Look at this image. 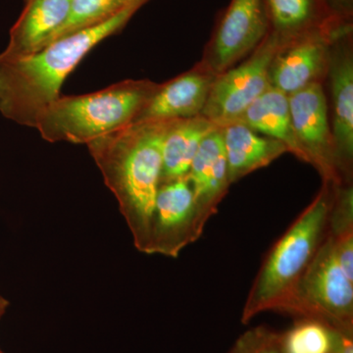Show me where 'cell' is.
<instances>
[{
	"label": "cell",
	"instance_id": "cell-10",
	"mask_svg": "<svg viewBox=\"0 0 353 353\" xmlns=\"http://www.w3.org/2000/svg\"><path fill=\"white\" fill-rule=\"evenodd\" d=\"M204 228L188 176L160 183L146 253L176 259L183 248L201 238Z\"/></svg>",
	"mask_w": 353,
	"mask_h": 353
},
{
	"label": "cell",
	"instance_id": "cell-5",
	"mask_svg": "<svg viewBox=\"0 0 353 353\" xmlns=\"http://www.w3.org/2000/svg\"><path fill=\"white\" fill-rule=\"evenodd\" d=\"M284 312L352 334L353 282L341 270L330 234L299 281Z\"/></svg>",
	"mask_w": 353,
	"mask_h": 353
},
{
	"label": "cell",
	"instance_id": "cell-24",
	"mask_svg": "<svg viewBox=\"0 0 353 353\" xmlns=\"http://www.w3.org/2000/svg\"><path fill=\"white\" fill-rule=\"evenodd\" d=\"M4 305L3 303H2V299H0V313H1L2 309H3Z\"/></svg>",
	"mask_w": 353,
	"mask_h": 353
},
{
	"label": "cell",
	"instance_id": "cell-26",
	"mask_svg": "<svg viewBox=\"0 0 353 353\" xmlns=\"http://www.w3.org/2000/svg\"><path fill=\"white\" fill-rule=\"evenodd\" d=\"M25 1H26V0H25Z\"/></svg>",
	"mask_w": 353,
	"mask_h": 353
},
{
	"label": "cell",
	"instance_id": "cell-13",
	"mask_svg": "<svg viewBox=\"0 0 353 353\" xmlns=\"http://www.w3.org/2000/svg\"><path fill=\"white\" fill-rule=\"evenodd\" d=\"M202 223L216 214L231 183L228 176L222 128L217 127L202 141L188 173Z\"/></svg>",
	"mask_w": 353,
	"mask_h": 353
},
{
	"label": "cell",
	"instance_id": "cell-12",
	"mask_svg": "<svg viewBox=\"0 0 353 353\" xmlns=\"http://www.w3.org/2000/svg\"><path fill=\"white\" fill-rule=\"evenodd\" d=\"M216 76L199 63L168 82L159 83L136 122L201 116Z\"/></svg>",
	"mask_w": 353,
	"mask_h": 353
},
{
	"label": "cell",
	"instance_id": "cell-16",
	"mask_svg": "<svg viewBox=\"0 0 353 353\" xmlns=\"http://www.w3.org/2000/svg\"><path fill=\"white\" fill-rule=\"evenodd\" d=\"M216 128L202 115L168 121L162 143L160 183L187 176L202 141Z\"/></svg>",
	"mask_w": 353,
	"mask_h": 353
},
{
	"label": "cell",
	"instance_id": "cell-8",
	"mask_svg": "<svg viewBox=\"0 0 353 353\" xmlns=\"http://www.w3.org/2000/svg\"><path fill=\"white\" fill-rule=\"evenodd\" d=\"M289 103L292 128L306 163L315 167L323 182L345 183V176L348 175L334 148L323 83H311L289 95Z\"/></svg>",
	"mask_w": 353,
	"mask_h": 353
},
{
	"label": "cell",
	"instance_id": "cell-20",
	"mask_svg": "<svg viewBox=\"0 0 353 353\" xmlns=\"http://www.w3.org/2000/svg\"><path fill=\"white\" fill-rule=\"evenodd\" d=\"M228 353H284L283 336L265 327L250 329L241 334Z\"/></svg>",
	"mask_w": 353,
	"mask_h": 353
},
{
	"label": "cell",
	"instance_id": "cell-17",
	"mask_svg": "<svg viewBox=\"0 0 353 353\" xmlns=\"http://www.w3.org/2000/svg\"><path fill=\"white\" fill-rule=\"evenodd\" d=\"M236 122L260 134L282 141L290 153L305 162L292 128L289 97L284 92L269 88L248 106Z\"/></svg>",
	"mask_w": 353,
	"mask_h": 353
},
{
	"label": "cell",
	"instance_id": "cell-25",
	"mask_svg": "<svg viewBox=\"0 0 353 353\" xmlns=\"http://www.w3.org/2000/svg\"><path fill=\"white\" fill-rule=\"evenodd\" d=\"M323 2H324L325 4H326L327 6H328L329 0H322ZM329 7V6H328ZM330 9V8H329Z\"/></svg>",
	"mask_w": 353,
	"mask_h": 353
},
{
	"label": "cell",
	"instance_id": "cell-7",
	"mask_svg": "<svg viewBox=\"0 0 353 353\" xmlns=\"http://www.w3.org/2000/svg\"><path fill=\"white\" fill-rule=\"evenodd\" d=\"M283 43L277 34L269 31L245 61L216 76L201 115L220 128L236 122L271 87L272 61Z\"/></svg>",
	"mask_w": 353,
	"mask_h": 353
},
{
	"label": "cell",
	"instance_id": "cell-14",
	"mask_svg": "<svg viewBox=\"0 0 353 353\" xmlns=\"http://www.w3.org/2000/svg\"><path fill=\"white\" fill-rule=\"evenodd\" d=\"M24 10L10 30L1 58H19L38 52L68 17L71 0H26Z\"/></svg>",
	"mask_w": 353,
	"mask_h": 353
},
{
	"label": "cell",
	"instance_id": "cell-2",
	"mask_svg": "<svg viewBox=\"0 0 353 353\" xmlns=\"http://www.w3.org/2000/svg\"><path fill=\"white\" fill-rule=\"evenodd\" d=\"M168 121L136 122L88 143L139 252H148Z\"/></svg>",
	"mask_w": 353,
	"mask_h": 353
},
{
	"label": "cell",
	"instance_id": "cell-22",
	"mask_svg": "<svg viewBox=\"0 0 353 353\" xmlns=\"http://www.w3.org/2000/svg\"><path fill=\"white\" fill-rule=\"evenodd\" d=\"M330 353H353L352 334L331 329Z\"/></svg>",
	"mask_w": 353,
	"mask_h": 353
},
{
	"label": "cell",
	"instance_id": "cell-23",
	"mask_svg": "<svg viewBox=\"0 0 353 353\" xmlns=\"http://www.w3.org/2000/svg\"><path fill=\"white\" fill-rule=\"evenodd\" d=\"M328 6L331 12L334 15L352 19L353 0H329Z\"/></svg>",
	"mask_w": 353,
	"mask_h": 353
},
{
	"label": "cell",
	"instance_id": "cell-11",
	"mask_svg": "<svg viewBox=\"0 0 353 353\" xmlns=\"http://www.w3.org/2000/svg\"><path fill=\"white\" fill-rule=\"evenodd\" d=\"M352 32L333 44L327 77L332 102V134L334 148L345 173L350 176L353 159Z\"/></svg>",
	"mask_w": 353,
	"mask_h": 353
},
{
	"label": "cell",
	"instance_id": "cell-19",
	"mask_svg": "<svg viewBox=\"0 0 353 353\" xmlns=\"http://www.w3.org/2000/svg\"><path fill=\"white\" fill-rule=\"evenodd\" d=\"M284 353H330L331 329L322 323L303 319L283 336Z\"/></svg>",
	"mask_w": 353,
	"mask_h": 353
},
{
	"label": "cell",
	"instance_id": "cell-6",
	"mask_svg": "<svg viewBox=\"0 0 353 353\" xmlns=\"http://www.w3.org/2000/svg\"><path fill=\"white\" fill-rule=\"evenodd\" d=\"M350 32L352 19L334 16L325 24L285 41L272 61L271 87L289 97L311 83H322L333 44Z\"/></svg>",
	"mask_w": 353,
	"mask_h": 353
},
{
	"label": "cell",
	"instance_id": "cell-15",
	"mask_svg": "<svg viewBox=\"0 0 353 353\" xmlns=\"http://www.w3.org/2000/svg\"><path fill=\"white\" fill-rule=\"evenodd\" d=\"M222 132L231 185L290 152L282 141L260 134L241 123L226 125Z\"/></svg>",
	"mask_w": 353,
	"mask_h": 353
},
{
	"label": "cell",
	"instance_id": "cell-9",
	"mask_svg": "<svg viewBox=\"0 0 353 353\" xmlns=\"http://www.w3.org/2000/svg\"><path fill=\"white\" fill-rule=\"evenodd\" d=\"M270 31L264 0H232L199 63L215 75L252 54Z\"/></svg>",
	"mask_w": 353,
	"mask_h": 353
},
{
	"label": "cell",
	"instance_id": "cell-18",
	"mask_svg": "<svg viewBox=\"0 0 353 353\" xmlns=\"http://www.w3.org/2000/svg\"><path fill=\"white\" fill-rule=\"evenodd\" d=\"M270 32L283 41L319 27L334 14L322 0H264Z\"/></svg>",
	"mask_w": 353,
	"mask_h": 353
},
{
	"label": "cell",
	"instance_id": "cell-4",
	"mask_svg": "<svg viewBox=\"0 0 353 353\" xmlns=\"http://www.w3.org/2000/svg\"><path fill=\"white\" fill-rule=\"evenodd\" d=\"M159 83L125 80L82 95H60L39 114L34 129L44 141L88 145L136 122Z\"/></svg>",
	"mask_w": 353,
	"mask_h": 353
},
{
	"label": "cell",
	"instance_id": "cell-21",
	"mask_svg": "<svg viewBox=\"0 0 353 353\" xmlns=\"http://www.w3.org/2000/svg\"><path fill=\"white\" fill-rule=\"evenodd\" d=\"M336 260L348 280L353 282V234L334 239Z\"/></svg>",
	"mask_w": 353,
	"mask_h": 353
},
{
	"label": "cell",
	"instance_id": "cell-3",
	"mask_svg": "<svg viewBox=\"0 0 353 353\" xmlns=\"http://www.w3.org/2000/svg\"><path fill=\"white\" fill-rule=\"evenodd\" d=\"M332 202L333 183L323 182L314 201L272 248L246 299L243 324L265 311L284 312L328 234Z\"/></svg>",
	"mask_w": 353,
	"mask_h": 353
},
{
	"label": "cell",
	"instance_id": "cell-1",
	"mask_svg": "<svg viewBox=\"0 0 353 353\" xmlns=\"http://www.w3.org/2000/svg\"><path fill=\"white\" fill-rule=\"evenodd\" d=\"M145 2H134L112 17L62 37L38 52L0 57V113L17 124L36 127L39 114L60 97L70 74L92 48L126 27Z\"/></svg>",
	"mask_w": 353,
	"mask_h": 353
}]
</instances>
